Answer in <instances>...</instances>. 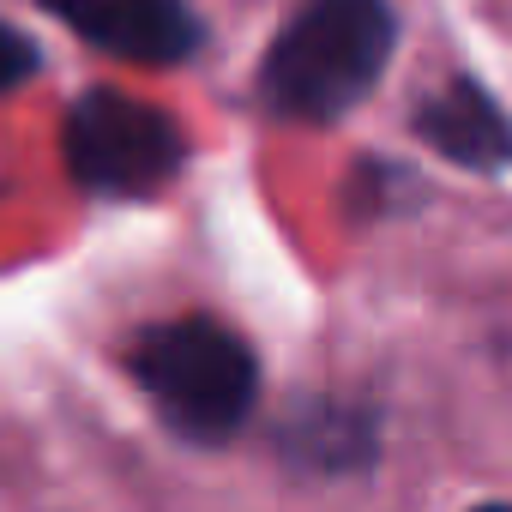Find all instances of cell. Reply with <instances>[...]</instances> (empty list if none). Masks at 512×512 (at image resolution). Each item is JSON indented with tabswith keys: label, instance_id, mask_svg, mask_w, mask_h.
<instances>
[{
	"label": "cell",
	"instance_id": "1",
	"mask_svg": "<svg viewBox=\"0 0 512 512\" xmlns=\"http://www.w3.org/2000/svg\"><path fill=\"white\" fill-rule=\"evenodd\" d=\"M392 43V0H308L272 37L260 91L290 121H338L380 85Z\"/></svg>",
	"mask_w": 512,
	"mask_h": 512
},
{
	"label": "cell",
	"instance_id": "3",
	"mask_svg": "<svg viewBox=\"0 0 512 512\" xmlns=\"http://www.w3.org/2000/svg\"><path fill=\"white\" fill-rule=\"evenodd\" d=\"M61 151L79 187L109 199L163 193L187 163V133L169 109L127 91H85L61 121Z\"/></svg>",
	"mask_w": 512,
	"mask_h": 512
},
{
	"label": "cell",
	"instance_id": "2",
	"mask_svg": "<svg viewBox=\"0 0 512 512\" xmlns=\"http://www.w3.org/2000/svg\"><path fill=\"white\" fill-rule=\"evenodd\" d=\"M133 374L145 386V398L157 404V416L199 446L229 440L260 392V362L241 344V332H229L223 320L187 314V320H163L151 332H139L133 344Z\"/></svg>",
	"mask_w": 512,
	"mask_h": 512
},
{
	"label": "cell",
	"instance_id": "7",
	"mask_svg": "<svg viewBox=\"0 0 512 512\" xmlns=\"http://www.w3.org/2000/svg\"><path fill=\"white\" fill-rule=\"evenodd\" d=\"M37 43L25 37V31H13V25H0V97H7V91H19L31 73H37Z\"/></svg>",
	"mask_w": 512,
	"mask_h": 512
},
{
	"label": "cell",
	"instance_id": "6",
	"mask_svg": "<svg viewBox=\"0 0 512 512\" xmlns=\"http://www.w3.org/2000/svg\"><path fill=\"white\" fill-rule=\"evenodd\" d=\"M290 452L320 464V470H350V464H368L374 458V422L356 416V410H326V416H308L290 428Z\"/></svg>",
	"mask_w": 512,
	"mask_h": 512
},
{
	"label": "cell",
	"instance_id": "8",
	"mask_svg": "<svg viewBox=\"0 0 512 512\" xmlns=\"http://www.w3.org/2000/svg\"><path fill=\"white\" fill-rule=\"evenodd\" d=\"M476 512H512V506H476Z\"/></svg>",
	"mask_w": 512,
	"mask_h": 512
},
{
	"label": "cell",
	"instance_id": "5",
	"mask_svg": "<svg viewBox=\"0 0 512 512\" xmlns=\"http://www.w3.org/2000/svg\"><path fill=\"white\" fill-rule=\"evenodd\" d=\"M416 133L464 169H512V115L476 79L440 85L416 109Z\"/></svg>",
	"mask_w": 512,
	"mask_h": 512
},
{
	"label": "cell",
	"instance_id": "4",
	"mask_svg": "<svg viewBox=\"0 0 512 512\" xmlns=\"http://www.w3.org/2000/svg\"><path fill=\"white\" fill-rule=\"evenodd\" d=\"M43 7L91 49L139 67H175L205 43V25L181 0H43Z\"/></svg>",
	"mask_w": 512,
	"mask_h": 512
}]
</instances>
